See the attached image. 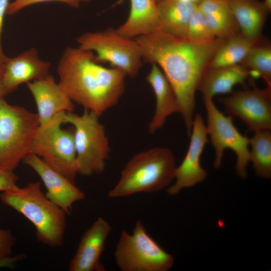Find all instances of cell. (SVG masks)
I'll return each mask as SVG.
<instances>
[{"mask_svg": "<svg viewBox=\"0 0 271 271\" xmlns=\"http://www.w3.org/2000/svg\"><path fill=\"white\" fill-rule=\"evenodd\" d=\"M66 113L58 115L45 125H39L31 146L30 153L75 183L78 168L74 133L61 127Z\"/></svg>", "mask_w": 271, "mask_h": 271, "instance_id": "cell-9", "label": "cell"}, {"mask_svg": "<svg viewBox=\"0 0 271 271\" xmlns=\"http://www.w3.org/2000/svg\"><path fill=\"white\" fill-rule=\"evenodd\" d=\"M15 238L9 229H0V257L11 255Z\"/></svg>", "mask_w": 271, "mask_h": 271, "instance_id": "cell-28", "label": "cell"}, {"mask_svg": "<svg viewBox=\"0 0 271 271\" xmlns=\"http://www.w3.org/2000/svg\"><path fill=\"white\" fill-rule=\"evenodd\" d=\"M197 7L216 38L227 39L240 33L227 1L202 0Z\"/></svg>", "mask_w": 271, "mask_h": 271, "instance_id": "cell-22", "label": "cell"}, {"mask_svg": "<svg viewBox=\"0 0 271 271\" xmlns=\"http://www.w3.org/2000/svg\"><path fill=\"white\" fill-rule=\"evenodd\" d=\"M59 84L72 101L100 116L115 105L122 95L125 74L107 68L92 52L67 47L58 64Z\"/></svg>", "mask_w": 271, "mask_h": 271, "instance_id": "cell-2", "label": "cell"}, {"mask_svg": "<svg viewBox=\"0 0 271 271\" xmlns=\"http://www.w3.org/2000/svg\"><path fill=\"white\" fill-rule=\"evenodd\" d=\"M114 258L122 271H167L174 262L173 256L150 236L141 220L136 221L131 233L122 231Z\"/></svg>", "mask_w": 271, "mask_h": 271, "instance_id": "cell-7", "label": "cell"}, {"mask_svg": "<svg viewBox=\"0 0 271 271\" xmlns=\"http://www.w3.org/2000/svg\"><path fill=\"white\" fill-rule=\"evenodd\" d=\"M216 38L210 30L204 15L197 6L189 21L186 39L195 43L205 44Z\"/></svg>", "mask_w": 271, "mask_h": 271, "instance_id": "cell-26", "label": "cell"}, {"mask_svg": "<svg viewBox=\"0 0 271 271\" xmlns=\"http://www.w3.org/2000/svg\"><path fill=\"white\" fill-rule=\"evenodd\" d=\"M247 69L260 73L267 87L271 86V47L269 44H255L240 63Z\"/></svg>", "mask_w": 271, "mask_h": 271, "instance_id": "cell-25", "label": "cell"}, {"mask_svg": "<svg viewBox=\"0 0 271 271\" xmlns=\"http://www.w3.org/2000/svg\"><path fill=\"white\" fill-rule=\"evenodd\" d=\"M80 1H81V2H88V1H89L90 0H80Z\"/></svg>", "mask_w": 271, "mask_h": 271, "instance_id": "cell-35", "label": "cell"}, {"mask_svg": "<svg viewBox=\"0 0 271 271\" xmlns=\"http://www.w3.org/2000/svg\"><path fill=\"white\" fill-rule=\"evenodd\" d=\"M250 161L256 175L268 179L271 177V132L270 130L254 132L249 139Z\"/></svg>", "mask_w": 271, "mask_h": 271, "instance_id": "cell-24", "label": "cell"}, {"mask_svg": "<svg viewBox=\"0 0 271 271\" xmlns=\"http://www.w3.org/2000/svg\"><path fill=\"white\" fill-rule=\"evenodd\" d=\"M204 102L207 117V131L215 152L214 168L221 167L224 150L231 149L236 156V172L241 178L245 179L250 162L249 139L238 130L231 115H225L216 107L212 98H204Z\"/></svg>", "mask_w": 271, "mask_h": 271, "instance_id": "cell-10", "label": "cell"}, {"mask_svg": "<svg viewBox=\"0 0 271 271\" xmlns=\"http://www.w3.org/2000/svg\"><path fill=\"white\" fill-rule=\"evenodd\" d=\"M207 135L203 117L197 114L194 117L187 152L181 164L176 168L174 183L168 188L169 195H175L183 189L193 187L206 178L207 173L201 167L200 160L208 143Z\"/></svg>", "mask_w": 271, "mask_h": 271, "instance_id": "cell-12", "label": "cell"}, {"mask_svg": "<svg viewBox=\"0 0 271 271\" xmlns=\"http://www.w3.org/2000/svg\"><path fill=\"white\" fill-rule=\"evenodd\" d=\"M224 1H227V0H224Z\"/></svg>", "mask_w": 271, "mask_h": 271, "instance_id": "cell-37", "label": "cell"}, {"mask_svg": "<svg viewBox=\"0 0 271 271\" xmlns=\"http://www.w3.org/2000/svg\"><path fill=\"white\" fill-rule=\"evenodd\" d=\"M26 84L36 104L39 125L62 113L73 111V101L52 76L48 74Z\"/></svg>", "mask_w": 271, "mask_h": 271, "instance_id": "cell-14", "label": "cell"}, {"mask_svg": "<svg viewBox=\"0 0 271 271\" xmlns=\"http://www.w3.org/2000/svg\"><path fill=\"white\" fill-rule=\"evenodd\" d=\"M176 168L174 156L168 148L156 147L139 153L127 162L108 196L124 197L161 190L174 180Z\"/></svg>", "mask_w": 271, "mask_h": 271, "instance_id": "cell-4", "label": "cell"}, {"mask_svg": "<svg viewBox=\"0 0 271 271\" xmlns=\"http://www.w3.org/2000/svg\"><path fill=\"white\" fill-rule=\"evenodd\" d=\"M185 2L189 3L196 6H198L202 0H180Z\"/></svg>", "mask_w": 271, "mask_h": 271, "instance_id": "cell-33", "label": "cell"}, {"mask_svg": "<svg viewBox=\"0 0 271 271\" xmlns=\"http://www.w3.org/2000/svg\"><path fill=\"white\" fill-rule=\"evenodd\" d=\"M18 176L14 172L0 169V191H6L16 188Z\"/></svg>", "mask_w": 271, "mask_h": 271, "instance_id": "cell-29", "label": "cell"}, {"mask_svg": "<svg viewBox=\"0 0 271 271\" xmlns=\"http://www.w3.org/2000/svg\"><path fill=\"white\" fill-rule=\"evenodd\" d=\"M3 63L0 64V97H4L6 95L5 92L3 81Z\"/></svg>", "mask_w": 271, "mask_h": 271, "instance_id": "cell-32", "label": "cell"}, {"mask_svg": "<svg viewBox=\"0 0 271 271\" xmlns=\"http://www.w3.org/2000/svg\"><path fill=\"white\" fill-rule=\"evenodd\" d=\"M197 6L180 0H161L157 3L160 30L186 39L190 18Z\"/></svg>", "mask_w": 271, "mask_h": 271, "instance_id": "cell-21", "label": "cell"}, {"mask_svg": "<svg viewBox=\"0 0 271 271\" xmlns=\"http://www.w3.org/2000/svg\"><path fill=\"white\" fill-rule=\"evenodd\" d=\"M9 5V0H0V64L4 63L8 58L3 51L1 44V38L4 17L5 14L7 13Z\"/></svg>", "mask_w": 271, "mask_h": 271, "instance_id": "cell-30", "label": "cell"}, {"mask_svg": "<svg viewBox=\"0 0 271 271\" xmlns=\"http://www.w3.org/2000/svg\"><path fill=\"white\" fill-rule=\"evenodd\" d=\"M240 33L254 42H261L262 31L270 11L259 0H227Z\"/></svg>", "mask_w": 271, "mask_h": 271, "instance_id": "cell-18", "label": "cell"}, {"mask_svg": "<svg viewBox=\"0 0 271 271\" xmlns=\"http://www.w3.org/2000/svg\"><path fill=\"white\" fill-rule=\"evenodd\" d=\"M219 101L229 115L240 118L249 130H270V87L237 91Z\"/></svg>", "mask_w": 271, "mask_h": 271, "instance_id": "cell-11", "label": "cell"}, {"mask_svg": "<svg viewBox=\"0 0 271 271\" xmlns=\"http://www.w3.org/2000/svg\"><path fill=\"white\" fill-rule=\"evenodd\" d=\"M248 69L241 64L216 68H208L203 74L198 90L203 98H211L218 94L229 93L238 84H244L248 78Z\"/></svg>", "mask_w": 271, "mask_h": 271, "instance_id": "cell-20", "label": "cell"}, {"mask_svg": "<svg viewBox=\"0 0 271 271\" xmlns=\"http://www.w3.org/2000/svg\"><path fill=\"white\" fill-rule=\"evenodd\" d=\"M99 116L87 109L81 115L66 112L64 123L74 127V140L78 174L90 176L102 173L110 148L105 128Z\"/></svg>", "mask_w": 271, "mask_h": 271, "instance_id": "cell-6", "label": "cell"}, {"mask_svg": "<svg viewBox=\"0 0 271 271\" xmlns=\"http://www.w3.org/2000/svg\"><path fill=\"white\" fill-rule=\"evenodd\" d=\"M39 181L25 187L4 191L2 202L22 214L34 226L38 240L51 247L63 245L66 227V213L50 200Z\"/></svg>", "mask_w": 271, "mask_h": 271, "instance_id": "cell-3", "label": "cell"}, {"mask_svg": "<svg viewBox=\"0 0 271 271\" xmlns=\"http://www.w3.org/2000/svg\"><path fill=\"white\" fill-rule=\"evenodd\" d=\"M258 43L252 41L240 33L232 36L226 39L215 52L208 68H216L240 64L250 50Z\"/></svg>", "mask_w": 271, "mask_h": 271, "instance_id": "cell-23", "label": "cell"}, {"mask_svg": "<svg viewBox=\"0 0 271 271\" xmlns=\"http://www.w3.org/2000/svg\"><path fill=\"white\" fill-rule=\"evenodd\" d=\"M143 62L156 64L173 87L181 113L190 135L195 108V93L209 63L226 39L198 44L158 30L134 38Z\"/></svg>", "mask_w": 271, "mask_h": 271, "instance_id": "cell-1", "label": "cell"}, {"mask_svg": "<svg viewBox=\"0 0 271 271\" xmlns=\"http://www.w3.org/2000/svg\"><path fill=\"white\" fill-rule=\"evenodd\" d=\"M50 63L42 60L34 48L17 56L8 57L3 63V81L6 95L23 83L42 78L49 74Z\"/></svg>", "mask_w": 271, "mask_h": 271, "instance_id": "cell-16", "label": "cell"}, {"mask_svg": "<svg viewBox=\"0 0 271 271\" xmlns=\"http://www.w3.org/2000/svg\"><path fill=\"white\" fill-rule=\"evenodd\" d=\"M109 223L98 217L83 233L75 255L69 264L70 271H104L100 258L110 232Z\"/></svg>", "mask_w": 271, "mask_h": 271, "instance_id": "cell-15", "label": "cell"}, {"mask_svg": "<svg viewBox=\"0 0 271 271\" xmlns=\"http://www.w3.org/2000/svg\"><path fill=\"white\" fill-rule=\"evenodd\" d=\"M40 125L38 115L0 97V169L12 171L30 153Z\"/></svg>", "mask_w": 271, "mask_h": 271, "instance_id": "cell-5", "label": "cell"}, {"mask_svg": "<svg viewBox=\"0 0 271 271\" xmlns=\"http://www.w3.org/2000/svg\"><path fill=\"white\" fill-rule=\"evenodd\" d=\"M78 47L92 52L99 63H108L131 78L135 77L143 65L141 48L137 41L124 36L116 29L87 32L76 38Z\"/></svg>", "mask_w": 271, "mask_h": 271, "instance_id": "cell-8", "label": "cell"}, {"mask_svg": "<svg viewBox=\"0 0 271 271\" xmlns=\"http://www.w3.org/2000/svg\"><path fill=\"white\" fill-rule=\"evenodd\" d=\"M47 2H61L74 8H78L81 2L80 0H14L9 3L7 13L13 15L30 6Z\"/></svg>", "mask_w": 271, "mask_h": 271, "instance_id": "cell-27", "label": "cell"}, {"mask_svg": "<svg viewBox=\"0 0 271 271\" xmlns=\"http://www.w3.org/2000/svg\"><path fill=\"white\" fill-rule=\"evenodd\" d=\"M263 2L269 11H271V0H264Z\"/></svg>", "mask_w": 271, "mask_h": 271, "instance_id": "cell-34", "label": "cell"}, {"mask_svg": "<svg viewBox=\"0 0 271 271\" xmlns=\"http://www.w3.org/2000/svg\"><path fill=\"white\" fill-rule=\"evenodd\" d=\"M23 161L42 180L47 189L46 197L67 215L71 214L75 202L85 199V194L75 186V183L50 168L36 155L30 153Z\"/></svg>", "mask_w": 271, "mask_h": 271, "instance_id": "cell-13", "label": "cell"}, {"mask_svg": "<svg viewBox=\"0 0 271 271\" xmlns=\"http://www.w3.org/2000/svg\"><path fill=\"white\" fill-rule=\"evenodd\" d=\"M25 257L24 254H19L13 256H9L4 257H0L1 267H12L19 261L23 260Z\"/></svg>", "mask_w": 271, "mask_h": 271, "instance_id": "cell-31", "label": "cell"}, {"mask_svg": "<svg viewBox=\"0 0 271 271\" xmlns=\"http://www.w3.org/2000/svg\"><path fill=\"white\" fill-rule=\"evenodd\" d=\"M146 79L152 88L156 98V109L149 124V131L153 133L163 127L167 118L175 113H180L179 104L174 90L166 77L156 64Z\"/></svg>", "mask_w": 271, "mask_h": 271, "instance_id": "cell-17", "label": "cell"}, {"mask_svg": "<svg viewBox=\"0 0 271 271\" xmlns=\"http://www.w3.org/2000/svg\"><path fill=\"white\" fill-rule=\"evenodd\" d=\"M155 1H156V2L157 3H158L159 2H160V1H161V0H155Z\"/></svg>", "mask_w": 271, "mask_h": 271, "instance_id": "cell-36", "label": "cell"}, {"mask_svg": "<svg viewBox=\"0 0 271 271\" xmlns=\"http://www.w3.org/2000/svg\"><path fill=\"white\" fill-rule=\"evenodd\" d=\"M116 29L122 35L132 39L160 30L157 3L155 0H130L128 17Z\"/></svg>", "mask_w": 271, "mask_h": 271, "instance_id": "cell-19", "label": "cell"}]
</instances>
